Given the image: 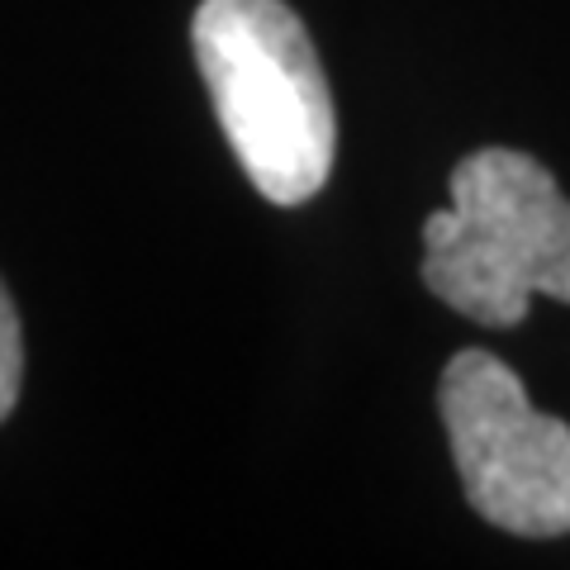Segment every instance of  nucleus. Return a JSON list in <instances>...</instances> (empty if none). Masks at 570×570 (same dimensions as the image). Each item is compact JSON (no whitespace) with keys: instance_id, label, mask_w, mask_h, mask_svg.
<instances>
[{"instance_id":"7ed1b4c3","label":"nucleus","mask_w":570,"mask_h":570,"mask_svg":"<svg viewBox=\"0 0 570 570\" xmlns=\"http://www.w3.org/2000/svg\"><path fill=\"white\" fill-rule=\"evenodd\" d=\"M466 504L513 538L570 532V423L538 414L519 371L494 352L461 347L438 381Z\"/></svg>"},{"instance_id":"20e7f679","label":"nucleus","mask_w":570,"mask_h":570,"mask_svg":"<svg viewBox=\"0 0 570 570\" xmlns=\"http://www.w3.org/2000/svg\"><path fill=\"white\" fill-rule=\"evenodd\" d=\"M24 385V333H20V309L0 281V423L10 419L14 400H20Z\"/></svg>"},{"instance_id":"f03ea898","label":"nucleus","mask_w":570,"mask_h":570,"mask_svg":"<svg viewBox=\"0 0 570 570\" xmlns=\"http://www.w3.org/2000/svg\"><path fill=\"white\" fill-rule=\"evenodd\" d=\"M452 209L423 224V285L471 324L513 328L528 299L570 305V200L538 157L480 148L452 171Z\"/></svg>"},{"instance_id":"f257e3e1","label":"nucleus","mask_w":570,"mask_h":570,"mask_svg":"<svg viewBox=\"0 0 570 570\" xmlns=\"http://www.w3.org/2000/svg\"><path fill=\"white\" fill-rule=\"evenodd\" d=\"M195 62L219 129L272 205H305L328 186L337 119L305 20L285 0H200Z\"/></svg>"}]
</instances>
